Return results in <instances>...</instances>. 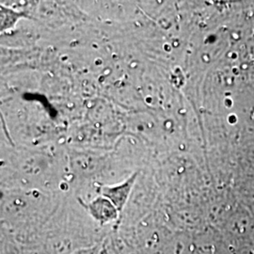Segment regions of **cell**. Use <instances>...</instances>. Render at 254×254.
<instances>
[{"label": "cell", "instance_id": "obj_4", "mask_svg": "<svg viewBox=\"0 0 254 254\" xmlns=\"http://www.w3.org/2000/svg\"><path fill=\"white\" fill-rule=\"evenodd\" d=\"M100 247L101 243H98V244L92 246V247L80 249L78 251L73 252V254H99V253H100Z\"/></svg>", "mask_w": 254, "mask_h": 254}, {"label": "cell", "instance_id": "obj_1", "mask_svg": "<svg viewBox=\"0 0 254 254\" xmlns=\"http://www.w3.org/2000/svg\"><path fill=\"white\" fill-rule=\"evenodd\" d=\"M137 173L132 174L126 181L122 182L118 185L113 186H100L99 193L101 196L110 200L114 206L118 209L119 212L122 213L127 205L129 200L130 194L135 186Z\"/></svg>", "mask_w": 254, "mask_h": 254}, {"label": "cell", "instance_id": "obj_3", "mask_svg": "<svg viewBox=\"0 0 254 254\" xmlns=\"http://www.w3.org/2000/svg\"><path fill=\"white\" fill-rule=\"evenodd\" d=\"M0 14H1V31L8 30L16 25L19 20L26 15L23 12H19L14 9L7 8L4 5H1L0 7Z\"/></svg>", "mask_w": 254, "mask_h": 254}, {"label": "cell", "instance_id": "obj_2", "mask_svg": "<svg viewBox=\"0 0 254 254\" xmlns=\"http://www.w3.org/2000/svg\"><path fill=\"white\" fill-rule=\"evenodd\" d=\"M82 204L94 221L100 225H107L116 221L121 214L110 200L101 195L87 203L82 202Z\"/></svg>", "mask_w": 254, "mask_h": 254}, {"label": "cell", "instance_id": "obj_5", "mask_svg": "<svg viewBox=\"0 0 254 254\" xmlns=\"http://www.w3.org/2000/svg\"><path fill=\"white\" fill-rule=\"evenodd\" d=\"M252 241H253V245L254 246V235H253V238H252Z\"/></svg>", "mask_w": 254, "mask_h": 254}]
</instances>
